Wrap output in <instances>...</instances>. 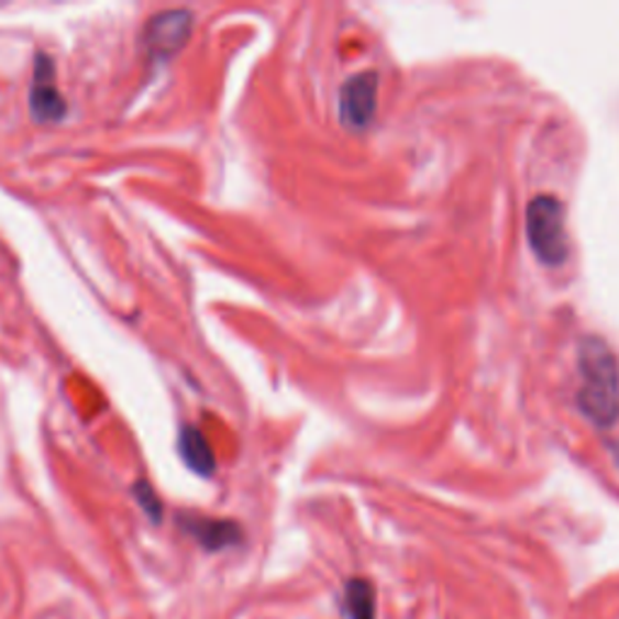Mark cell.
Returning <instances> with one entry per match:
<instances>
[{
	"instance_id": "6da1fadb",
	"label": "cell",
	"mask_w": 619,
	"mask_h": 619,
	"mask_svg": "<svg viewBox=\"0 0 619 619\" xmlns=\"http://www.w3.org/2000/svg\"><path fill=\"white\" fill-rule=\"evenodd\" d=\"M581 390L578 409L596 427L608 429L619 419V366L608 342L586 336L578 344Z\"/></svg>"
},
{
	"instance_id": "7a4b0ae2",
	"label": "cell",
	"mask_w": 619,
	"mask_h": 619,
	"mask_svg": "<svg viewBox=\"0 0 619 619\" xmlns=\"http://www.w3.org/2000/svg\"><path fill=\"white\" fill-rule=\"evenodd\" d=\"M526 228L530 247L538 254L540 262L556 266L568 257L564 206L560 199L550 197V194H540V197L532 199L528 203Z\"/></svg>"
},
{
	"instance_id": "3957f363",
	"label": "cell",
	"mask_w": 619,
	"mask_h": 619,
	"mask_svg": "<svg viewBox=\"0 0 619 619\" xmlns=\"http://www.w3.org/2000/svg\"><path fill=\"white\" fill-rule=\"evenodd\" d=\"M194 27V18L189 10H163L151 18L145 24L143 42L153 58H169L175 56L181 46L189 42V34Z\"/></svg>"
},
{
	"instance_id": "277c9868",
	"label": "cell",
	"mask_w": 619,
	"mask_h": 619,
	"mask_svg": "<svg viewBox=\"0 0 619 619\" xmlns=\"http://www.w3.org/2000/svg\"><path fill=\"white\" fill-rule=\"evenodd\" d=\"M378 73L363 70L351 76L339 92V117L349 129H366L378 107Z\"/></svg>"
},
{
	"instance_id": "5b68a950",
	"label": "cell",
	"mask_w": 619,
	"mask_h": 619,
	"mask_svg": "<svg viewBox=\"0 0 619 619\" xmlns=\"http://www.w3.org/2000/svg\"><path fill=\"white\" fill-rule=\"evenodd\" d=\"M30 112L36 121H60L68 112V104L64 95L58 92L54 82V60L44 52H36L34 56V76L30 88Z\"/></svg>"
},
{
	"instance_id": "8992f818",
	"label": "cell",
	"mask_w": 619,
	"mask_h": 619,
	"mask_svg": "<svg viewBox=\"0 0 619 619\" xmlns=\"http://www.w3.org/2000/svg\"><path fill=\"white\" fill-rule=\"evenodd\" d=\"M179 526L187 532V535H191L203 550H209V552L235 548V544L242 542V530L237 523H233V520L185 513V516H179Z\"/></svg>"
},
{
	"instance_id": "52a82bcc",
	"label": "cell",
	"mask_w": 619,
	"mask_h": 619,
	"mask_svg": "<svg viewBox=\"0 0 619 619\" xmlns=\"http://www.w3.org/2000/svg\"><path fill=\"white\" fill-rule=\"evenodd\" d=\"M179 455L185 460L191 472H197L201 477H211L215 472V455L211 443L206 441V435L197 427H181L177 439Z\"/></svg>"
},
{
	"instance_id": "ba28073f",
	"label": "cell",
	"mask_w": 619,
	"mask_h": 619,
	"mask_svg": "<svg viewBox=\"0 0 619 619\" xmlns=\"http://www.w3.org/2000/svg\"><path fill=\"white\" fill-rule=\"evenodd\" d=\"M346 610L351 619H375V590L366 578L349 581Z\"/></svg>"
},
{
	"instance_id": "9c48e42d",
	"label": "cell",
	"mask_w": 619,
	"mask_h": 619,
	"mask_svg": "<svg viewBox=\"0 0 619 619\" xmlns=\"http://www.w3.org/2000/svg\"><path fill=\"white\" fill-rule=\"evenodd\" d=\"M133 496H136V504L143 508V513L148 516L153 523H161V520H163V501H161V496L155 494L151 484L145 479L133 484Z\"/></svg>"
},
{
	"instance_id": "30bf717a",
	"label": "cell",
	"mask_w": 619,
	"mask_h": 619,
	"mask_svg": "<svg viewBox=\"0 0 619 619\" xmlns=\"http://www.w3.org/2000/svg\"><path fill=\"white\" fill-rule=\"evenodd\" d=\"M615 457H617V463H619V447H615Z\"/></svg>"
}]
</instances>
